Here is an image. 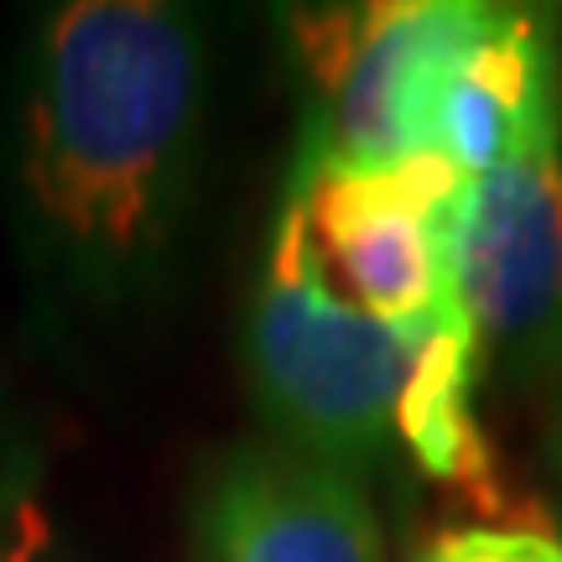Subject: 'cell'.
Masks as SVG:
<instances>
[{"instance_id":"obj_1","label":"cell","mask_w":562,"mask_h":562,"mask_svg":"<svg viewBox=\"0 0 562 562\" xmlns=\"http://www.w3.org/2000/svg\"><path fill=\"white\" fill-rule=\"evenodd\" d=\"M214 21L172 0L26 11L0 79V224L32 339L83 360L172 302L214 121Z\"/></svg>"},{"instance_id":"obj_2","label":"cell","mask_w":562,"mask_h":562,"mask_svg":"<svg viewBox=\"0 0 562 562\" xmlns=\"http://www.w3.org/2000/svg\"><path fill=\"white\" fill-rule=\"evenodd\" d=\"M422 339L344 297L292 203L277 199L240 307V375L266 438L364 480L396 453V412Z\"/></svg>"},{"instance_id":"obj_3","label":"cell","mask_w":562,"mask_h":562,"mask_svg":"<svg viewBox=\"0 0 562 562\" xmlns=\"http://www.w3.org/2000/svg\"><path fill=\"white\" fill-rule=\"evenodd\" d=\"M490 11L495 0L277 5L271 32L297 89L292 157L381 172L427 151L422 131L432 89Z\"/></svg>"},{"instance_id":"obj_4","label":"cell","mask_w":562,"mask_h":562,"mask_svg":"<svg viewBox=\"0 0 562 562\" xmlns=\"http://www.w3.org/2000/svg\"><path fill=\"white\" fill-rule=\"evenodd\" d=\"M469 188L474 178L438 151H417L381 172L286 157L277 199L292 203L323 277L344 297L402 334H438L469 328L459 297V224Z\"/></svg>"},{"instance_id":"obj_5","label":"cell","mask_w":562,"mask_h":562,"mask_svg":"<svg viewBox=\"0 0 562 562\" xmlns=\"http://www.w3.org/2000/svg\"><path fill=\"white\" fill-rule=\"evenodd\" d=\"M459 297L484 370L510 385L562 381V131L474 178L459 224Z\"/></svg>"},{"instance_id":"obj_6","label":"cell","mask_w":562,"mask_h":562,"mask_svg":"<svg viewBox=\"0 0 562 562\" xmlns=\"http://www.w3.org/2000/svg\"><path fill=\"white\" fill-rule=\"evenodd\" d=\"M193 562H385L360 474L277 438L209 448L182 501Z\"/></svg>"},{"instance_id":"obj_7","label":"cell","mask_w":562,"mask_h":562,"mask_svg":"<svg viewBox=\"0 0 562 562\" xmlns=\"http://www.w3.org/2000/svg\"><path fill=\"white\" fill-rule=\"evenodd\" d=\"M547 131H562V16L542 5H495L442 68L422 146L463 178H484Z\"/></svg>"},{"instance_id":"obj_8","label":"cell","mask_w":562,"mask_h":562,"mask_svg":"<svg viewBox=\"0 0 562 562\" xmlns=\"http://www.w3.org/2000/svg\"><path fill=\"white\" fill-rule=\"evenodd\" d=\"M480 344L474 328H438L427 334L412 364V381L402 391V412H396V448L417 463L422 480L459 484L480 505H495V459L484 442L480 412Z\"/></svg>"},{"instance_id":"obj_9","label":"cell","mask_w":562,"mask_h":562,"mask_svg":"<svg viewBox=\"0 0 562 562\" xmlns=\"http://www.w3.org/2000/svg\"><path fill=\"white\" fill-rule=\"evenodd\" d=\"M0 562H89L47 495V459L32 448L0 480Z\"/></svg>"},{"instance_id":"obj_10","label":"cell","mask_w":562,"mask_h":562,"mask_svg":"<svg viewBox=\"0 0 562 562\" xmlns=\"http://www.w3.org/2000/svg\"><path fill=\"white\" fill-rule=\"evenodd\" d=\"M417 562H562V537L537 526H459L432 537Z\"/></svg>"},{"instance_id":"obj_11","label":"cell","mask_w":562,"mask_h":562,"mask_svg":"<svg viewBox=\"0 0 562 562\" xmlns=\"http://www.w3.org/2000/svg\"><path fill=\"white\" fill-rule=\"evenodd\" d=\"M32 448H42L37 432H32V427L21 422L16 406H11L5 396H0V480H5V474H11V469H16V463L26 459Z\"/></svg>"},{"instance_id":"obj_12","label":"cell","mask_w":562,"mask_h":562,"mask_svg":"<svg viewBox=\"0 0 562 562\" xmlns=\"http://www.w3.org/2000/svg\"><path fill=\"white\" fill-rule=\"evenodd\" d=\"M552 459L562 469V402H558V417H552Z\"/></svg>"}]
</instances>
